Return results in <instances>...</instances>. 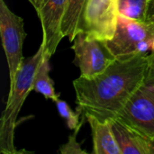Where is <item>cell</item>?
I'll use <instances>...</instances> for the list:
<instances>
[{"mask_svg": "<svg viewBox=\"0 0 154 154\" xmlns=\"http://www.w3.org/2000/svg\"><path fill=\"white\" fill-rule=\"evenodd\" d=\"M116 118L141 134L154 138V69L151 66L145 79Z\"/></svg>", "mask_w": 154, "mask_h": 154, "instance_id": "obj_4", "label": "cell"}, {"mask_svg": "<svg viewBox=\"0 0 154 154\" xmlns=\"http://www.w3.org/2000/svg\"><path fill=\"white\" fill-rule=\"evenodd\" d=\"M43 52V47L41 45L32 56L23 60L13 86L9 88L5 108L0 117L1 153H17L14 146V131L18 115L26 97L33 90L34 78L42 61Z\"/></svg>", "mask_w": 154, "mask_h": 154, "instance_id": "obj_2", "label": "cell"}, {"mask_svg": "<svg viewBox=\"0 0 154 154\" xmlns=\"http://www.w3.org/2000/svg\"><path fill=\"white\" fill-rule=\"evenodd\" d=\"M71 48L75 53L74 64L80 70L79 77L86 79L101 74L116 59L106 42L90 37L82 30L76 35Z\"/></svg>", "mask_w": 154, "mask_h": 154, "instance_id": "obj_6", "label": "cell"}, {"mask_svg": "<svg viewBox=\"0 0 154 154\" xmlns=\"http://www.w3.org/2000/svg\"><path fill=\"white\" fill-rule=\"evenodd\" d=\"M119 16V0H88L80 30L90 37L106 42L116 32Z\"/></svg>", "mask_w": 154, "mask_h": 154, "instance_id": "obj_7", "label": "cell"}, {"mask_svg": "<svg viewBox=\"0 0 154 154\" xmlns=\"http://www.w3.org/2000/svg\"><path fill=\"white\" fill-rule=\"evenodd\" d=\"M86 116L85 115L80 120V123L79 124L78 127L74 129L73 134L69 136L68 142L61 145L59 149V152L61 154H88V152L81 149V143H79L77 141V136L79 134V132L80 131L84 122H85Z\"/></svg>", "mask_w": 154, "mask_h": 154, "instance_id": "obj_15", "label": "cell"}, {"mask_svg": "<svg viewBox=\"0 0 154 154\" xmlns=\"http://www.w3.org/2000/svg\"><path fill=\"white\" fill-rule=\"evenodd\" d=\"M150 69L149 53L116 57L101 74L73 81L78 108L85 116L114 120L145 79Z\"/></svg>", "mask_w": 154, "mask_h": 154, "instance_id": "obj_1", "label": "cell"}, {"mask_svg": "<svg viewBox=\"0 0 154 154\" xmlns=\"http://www.w3.org/2000/svg\"><path fill=\"white\" fill-rule=\"evenodd\" d=\"M146 20L154 23V0H152V2H151L150 8H149L148 14H147V19Z\"/></svg>", "mask_w": 154, "mask_h": 154, "instance_id": "obj_16", "label": "cell"}, {"mask_svg": "<svg viewBox=\"0 0 154 154\" xmlns=\"http://www.w3.org/2000/svg\"><path fill=\"white\" fill-rule=\"evenodd\" d=\"M0 36L9 69V88L23 61V47L26 37L23 20L14 14L5 0H0Z\"/></svg>", "mask_w": 154, "mask_h": 154, "instance_id": "obj_5", "label": "cell"}, {"mask_svg": "<svg viewBox=\"0 0 154 154\" xmlns=\"http://www.w3.org/2000/svg\"><path fill=\"white\" fill-rule=\"evenodd\" d=\"M106 45L116 58L151 53L154 51V23L120 14L116 32Z\"/></svg>", "mask_w": 154, "mask_h": 154, "instance_id": "obj_3", "label": "cell"}, {"mask_svg": "<svg viewBox=\"0 0 154 154\" xmlns=\"http://www.w3.org/2000/svg\"><path fill=\"white\" fill-rule=\"evenodd\" d=\"M55 104H56V107H57V110H58L60 116L63 119L66 120V123H67L68 127L70 130L76 129L78 127L79 124L80 123L79 116L83 113L82 110L79 109V108H78L77 109L78 112L73 111L66 101L61 100L60 98L55 102Z\"/></svg>", "mask_w": 154, "mask_h": 154, "instance_id": "obj_14", "label": "cell"}, {"mask_svg": "<svg viewBox=\"0 0 154 154\" xmlns=\"http://www.w3.org/2000/svg\"><path fill=\"white\" fill-rule=\"evenodd\" d=\"M50 60L51 57L44 54L43 52L42 61L39 65L34 78L33 90L42 95L46 99H51L56 102L59 99V94L55 92L53 80L50 77Z\"/></svg>", "mask_w": 154, "mask_h": 154, "instance_id": "obj_11", "label": "cell"}, {"mask_svg": "<svg viewBox=\"0 0 154 154\" xmlns=\"http://www.w3.org/2000/svg\"><path fill=\"white\" fill-rule=\"evenodd\" d=\"M69 0H42L40 10L37 12L42 30V46L44 54L51 56L64 38L62 22L67 11Z\"/></svg>", "mask_w": 154, "mask_h": 154, "instance_id": "obj_8", "label": "cell"}, {"mask_svg": "<svg viewBox=\"0 0 154 154\" xmlns=\"http://www.w3.org/2000/svg\"><path fill=\"white\" fill-rule=\"evenodd\" d=\"M88 0H69L62 22V33L72 42L81 28L84 6Z\"/></svg>", "mask_w": 154, "mask_h": 154, "instance_id": "obj_12", "label": "cell"}, {"mask_svg": "<svg viewBox=\"0 0 154 154\" xmlns=\"http://www.w3.org/2000/svg\"><path fill=\"white\" fill-rule=\"evenodd\" d=\"M88 122L93 137V153L123 154L116 138L112 121H102L93 116H85Z\"/></svg>", "mask_w": 154, "mask_h": 154, "instance_id": "obj_10", "label": "cell"}, {"mask_svg": "<svg viewBox=\"0 0 154 154\" xmlns=\"http://www.w3.org/2000/svg\"><path fill=\"white\" fill-rule=\"evenodd\" d=\"M149 60H150V66L154 69V51L149 53Z\"/></svg>", "mask_w": 154, "mask_h": 154, "instance_id": "obj_18", "label": "cell"}, {"mask_svg": "<svg viewBox=\"0 0 154 154\" xmlns=\"http://www.w3.org/2000/svg\"><path fill=\"white\" fill-rule=\"evenodd\" d=\"M152 0H119L120 14L136 21H146Z\"/></svg>", "mask_w": 154, "mask_h": 154, "instance_id": "obj_13", "label": "cell"}, {"mask_svg": "<svg viewBox=\"0 0 154 154\" xmlns=\"http://www.w3.org/2000/svg\"><path fill=\"white\" fill-rule=\"evenodd\" d=\"M113 130L123 154H154V138H150L115 118Z\"/></svg>", "mask_w": 154, "mask_h": 154, "instance_id": "obj_9", "label": "cell"}, {"mask_svg": "<svg viewBox=\"0 0 154 154\" xmlns=\"http://www.w3.org/2000/svg\"><path fill=\"white\" fill-rule=\"evenodd\" d=\"M28 1H29V3H31V5L33 6V8L36 10V13H37L41 8L42 0H28Z\"/></svg>", "mask_w": 154, "mask_h": 154, "instance_id": "obj_17", "label": "cell"}]
</instances>
